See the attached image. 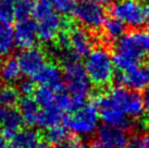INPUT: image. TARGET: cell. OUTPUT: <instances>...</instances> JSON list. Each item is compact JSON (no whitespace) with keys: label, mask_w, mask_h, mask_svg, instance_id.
Masks as SVG:
<instances>
[{"label":"cell","mask_w":149,"mask_h":148,"mask_svg":"<svg viewBox=\"0 0 149 148\" xmlns=\"http://www.w3.org/2000/svg\"><path fill=\"white\" fill-rule=\"evenodd\" d=\"M149 54V35L143 31L125 33L116 43L112 61L116 69L126 72L135 66Z\"/></svg>","instance_id":"6da1fadb"},{"label":"cell","mask_w":149,"mask_h":148,"mask_svg":"<svg viewBox=\"0 0 149 148\" xmlns=\"http://www.w3.org/2000/svg\"><path fill=\"white\" fill-rule=\"evenodd\" d=\"M83 66L91 83L96 86H106L114 77L112 56L104 47L93 48Z\"/></svg>","instance_id":"7a4b0ae2"},{"label":"cell","mask_w":149,"mask_h":148,"mask_svg":"<svg viewBox=\"0 0 149 148\" xmlns=\"http://www.w3.org/2000/svg\"><path fill=\"white\" fill-rule=\"evenodd\" d=\"M63 66L62 78L66 93L73 97L86 99L91 91V83L84 66L76 59L63 63Z\"/></svg>","instance_id":"3957f363"},{"label":"cell","mask_w":149,"mask_h":148,"mask_svg":"<svg viewBox=\"0 0 149 148\" xmlns=\"http://www.w3.org/2000/svg\"><path fill=\"white\" fill-rule=\"evenodd\" d=\"M99 123V114L95 103H85L79 110L65 118V126L73 134L79 137H87L94 134Z\"/></svg>","instance_id":"277c9868"},{"label":"cell","mask_w":149,"mask_h":148,"mask_svg":"<svg viewBox=\"0 0 149 148\" xmlns=\"http://www.w3.org/2000/svg\"><path fill=\"white\" fill-rule=\"evenodd\" d=\"M109 12L112 17L133 29L141 27L147 22L144 3L138 0H116L110 4Z\"/></svg>","instance_id":"5b68a950"},{"label":"cell","mask_w":149,"mask_h":148,"mask_svg":"<svg viewBox=\"0 0 149 148\" xmlns=\"http://www.w3.org/2000/svg\"><path fill=\"white\" fill-rule=\"evenodd\" d=\"M72 15L85 29L97 31L106 21V11L102 6L91 0H81L72 7Z\"/></svg>","instance_id":"8992f818"},{"label":"cell","mask_w":149,"mask_h":148,"mask_svg":"<svg viewBox=\"0 0 149 148\" xmlns=\"http://www.w3.org/2000/svg\"><path fill=\"white\" fill-rule=\"evenodd\" d=\"M95 105L98 110L99 120L104 122V125L121 128L124 131L133 126L131 119L122 112V110L110 98L108 93L102 94L96 99Z\"/></svg>","instance_id":"52a82bcc"},{"label":"cell","mask_w":149,"mask_h":148,"mask_svg":"<svg viewBox=\"0 0 149 148\" xmlns=\"http://www.w3.org/2000/svg\"><path fill=\"white\" fill-rule=\"evenodd\" d=\"M108 95L130 119H137L144 113L143 97L137 91L123 86H116L108 91Z\"/></svg>","instance_id":"ba28073f"},{"label":"cell","mask_w":149,"mask_h":148,"mask_svg":"<svg viewBox=\"0 0 149 148\" xmlns=\"http://www.w3.org/2000/svg\"><path fill=\"white\" fill-rule=\"evenodd\" d=\"M119 86H123L134 91H145L149 88V66H137L126 72H120L116 75Z\"/></svg>","instance_id":"9c48e42d"},{"label":"cell","mask_w":149,"mask_h":148,"mask_svg":"<svg viewBox=\"0 0 149 148\" xmlns=\"http://www.w3.org/2000/svg\"><path fill=\"white\" fill-rule=\"evenodd\" d=\"M13 36L15 46L20 49L35 48L37 44V23L32 19L17 21L13 29Z\"/></svg>","instance_id":"30bf717a"},{"label":"cell","mask_w":149,"mask_h":148,"mask_svg":"<svg viewBox=\"0 0 149 148\" xmlns=\"http://www.w3.org/2000/svg\"><path fill=\"white\" fill-rule=\"evenodd\" d=\"M66 33L69 38V49L74 58L86 57L93 50L94 39L87 29L82 26H75Z\"/></svg>","instance_id":"8fae6325"},{"label":"cell","mask_w":149,"mask_h":148,"mask_svg":"<svg viewBox=\"0 0 149 148\" xmlns=\"http://www.w3.org/2000/svg\"><path fill=\"white\" fill-rule=\"evenodd\" d=\"M128 137L124 130L104 125L97 130V140L93 143V148H124Z\"/></svg>","instance_id":"7c38bea8"},{"label":"cell","mask_w":149,"mask_h":148,"mask_svg":"<svg viewBox=\"0 0 149 148\" xmlns=\"http://www.w3.org/2000/svg\"><path fill=\"white\" fill-rule=\"evenodd\" d=\"M68 23L58 13L52 12L48 17L37 22V37L38 40L44 44H49L57 39L59 34L61 33L63 26H66Z\"/></svg>","instance_id":"4fadbf2b"},{"label":"cell","mask_w":149,"mask_h":148,"mask_svg":"<svg viewBox=\"0 0 149 148\" xmlns=\"http://www.w3.org/2000/svg\"><path fill=\"white\" fill-rule=\"evenodd\" d=\"M22 74L29 77H34L42 69L46 61L45 54L38 48L22 50L17 58Z\"/></svg>","instance_id":"5bb4252c"},{"label":"cell","mask_w":149,"mask_h":148,"mask_svg":"<svg viewBox=\"0 0 149 148\" xmlns=\"http://www.w3.org/2000/svg\"><path fill=\"white\" fill-rule=\"evenodd\" d=\"M33 78L39 86L48 87L54 91L62 89V71L54 63H45Z\"/></svg>","instance_id":"9a60e30c"},{"label":"cell","mask_w":149,"mask_h":148,"mask_svg":"<svg viewBox=\"0 0 149 148\" xmlns=\"http://www.w3.org/2000/svg\"><path fill=\"white\" fill-rule=\"evenodd\" d=\"M23 120L20 112L15 108L0 107V126L2 135L7 140H11L19 130H21Z\"/></svg>","instance_id":"2e32d148"},{"label":"cell","mask_w":149,"mask_h":148,"mask_svg":"<svg viewBox=\"0 0 149 148\" xmlns=\"http://www.w3.org/2000/svg\"><path fill=\"white\" fill-rule=\"evenodd\" d=\"M19 112L22 117L23 123L29 126H33L37 124V120L40 113V108L35 101V99L31 96H24L19 101Z\"/></svg>","instance_id":"e0dca14e"},{"label":"cell","mask_w":149,"mask_h":148,"mask_svg":"<svg viewBox=\"0 0 149 148\" xmlns=\"http://www.w3.org/2000/svg\"><path fill=\"white\" fill-rule=\"evenodd\" d=\"M102 36L107 44H113L125 34V25L114 17L106 19L102 25Z\"/></svg>","instance_id":"ac0fdd59"},{"label":"cell","mask_w":149,"mask_h":148,"mask_svg":"<svg viewBox=\"0 0 149 148\" xmlns=\"http://www.w3.org/2000/svg\"><path fill=\"white\" fill-rule=\"evenodd\" d=\"M21 69L14 58H8L0 64V80L7 84H12L20 80Z\"/></svg>","instance_id":"d6986e66"},{"label":"cell","mask_w":149,"mask_h":148,"mask_svg":"<svg viewBox=\"0 0 149 148\" xmlns=\"http://www.w3.org/2000/svg\"><path fill=\"white\" fill-rule=\"evenodd\" d=\"M63 120H65L64 112L59 110L58 108L54 107L50 108V109L40 110V113H39L36 125H38L39 128L47 130V128L61 124Z\"/></svg>","instance_id":"ffe728a7"},{"label":"cell","mask_w":149,"mask_h":148,"mask_svg":"<svg viewBox=\"0 0 149 148\" xmlns=\"http://www.w3.org/2000/svg\"><path fill=\"white\" fill-rule=\"evenodd\" d=\"M14 46L13 29L10 24H2L0 26V58L9 56L12 52Z\"/></svg>","instance_id":"44dd1931"},{"label":"cell","mask_w":149,"mask_h":148,"mask_svg":"<svg viewBox=\"0 0 149 148\" xmlns=\"http://www.w3.org/2000/svg\"><path fill=\"white\" fill-rule=\"evenodd\" d=\"M33 98L35 99V101L37 103L39 108H42V110L44 109H50V108L56 107L54 106L56 91L48 88V87L38 86L37 88H35Z\"/></svg>","instance_id":"7402d4cb"},{"label":"cell","mask_w":149,"mask_h":148,"mask_svg":"<svg viewBox=\"0 0 149 148\" xmlns=\"http://www.w3.org/2000/svg\"><path fill=\"white\" fill-rule=\"evenodd\" d=\"M38 140V133L35 130L24 128L19 130L11 138V142L23 148H31Z\"/></svg>","instance_id":"603a6c76"},{"label":"cell","mask_w":149,"mask_h":148,"mask_svg":"<svg viewBox=\"0 0 149 148\" xmlns=\"http://www.w3.org/2000/svg\"><path fill=\"white\" fill-rule=\"evenodd\" d=\"M20 101V93L17 88L11 85H3L0 87V107L14 108Z\"/></svg>","instance_id":"cb8c5ba5"},{"label":"cell","mask_w":149,"mask_h":148,"mask_svg":"<svg viewBox=\"0 0 149 148\" xmlns=\"http://www.w3.org/2000/svg\"><path fill=\"white\" fill-rule=\"evenodd\" d=\"M35 1L34 0H20L13 6V17L17 21L26 20L32 15L33 7Z\"/></svg>","instance_id":"d4e9b609"},{"label":"cell","mask_w":149,"mask_h":148,"mask_svg":"<svg viewBox=\"0 0 149 148\" xmlns=\"http://www.w3.org/2000/svg\"><path fill=\"white\" fill-rule=\"evenodd\" d=\"M45 137L49 144L58 145L68 140V130L61 124H59V125L47 128Z\"/></svg>","instance_id":"484cf974"},{"label":"cell","mask_w":149,"mask_h":148,"mask_svg":"<svg viewBox=\"0 0 149 148\" xmlns=\"http://www.w3.org/2000/svg\"><path fill=\"white\" fill-rule=\"evenodd\" d=\"M54 11V8L49 4V2H47L46 0H38L35 1L33 7V11H32V17H34V21H40L44 17H48L49 14H51Z\"/></svg>","instance_id":"4316f807"},{"label":"cell","mask_w":149,"mask_h":148,"mask_svg":"<svg viewBox=\"0 0 149 148\" xmlns=\"http://www.w3.org/2000/svg\"><path fill=\"white\" fill-rule=\"evenodd\" d=\"M52 8L61 13H68L72 10V1L71 0H46Z\"/></svg>","instance_id":"83f0119b"},{"label":"cell","mask_w":149,"mask_h":148,"mask_svg":"<svg viewBox=\"0 0 149 148\" xmlns=\"http://www.w3.org/2000/svg\"><path fill=\"white\" fill-rule=\"evenodd\" d=\"M17 91L20 94H23L24 96H29L31 94H34L35 91V84L31 80H24L20 83Z\"/></svg>","instance_id":"f1b7e54d"},{"label":"cell","mask_w":149,"mask_h":148,"mask_svg":"<svg viewBox=\"0 0 149 148\" xmlns=\"http://www.w3.org/2000/svg\"><path fill=\"white\" fill-rule=\"evenodd\" d=\"M54 148H79V145L75 140H70V138H68V140L62 142V143L56 145Z\"/></svg>","instance_id":"f546056e"},{"label":"cell","mask_w":149,"mask_h":148,"mask_svg":"<svg viewBox=\"0 0 149 148\" xmlns=\"http://www.w3.org/2000/svg\"><path fill=\"white\" fill-rule=\"evenodd\" d=\"M143 106H144V113L149 121V88L146 89L145 94L143 96Z\"/></svg>","instance_id":"4dcf8cb0"},{"label":"cell","mask_w":149,"mask_h":148,"mask_svg":"<svg viewBox=\"0 0 149 148\" xmlns=\"http://www.w3.org/2000/svg\"><path fill=\"white\" fill-rule=\"evenodd\" d=\"M124 148H141V138L139 137H133L128 138V142Z\"/></svg>","instance_id":"1f68e13d"},{"label":"cell","mask_w":149,"mask_h":148,"mask_svg":"<svg viewBox=\"0 0 149 148\" xmlns=\"http://www.w3.org/2000/svg\"><path fill=\"white\" fill-rule=\"evenodd\" d=\"M31 148H52L51 147V145L47 142V140H38L35 144L32 146Z\"/></svg>","instance_id":"d6a6232c"},{"label":"cell","mask_w":149,"mask_h":148,"mask_svg":"<svg viewBox=\"0 0 149 148\" xmlns=\"http://www.w3.org/2000/svg\"><path fill=\"white\" fill-rule=\"evenodd\" d=\"M141 138V148H149V133H146Z\"/></svg>","instance_id":"836d02e7"},{"label":"cell","mask_w":149,"mask_h":148,"mask_svg":"<svg viewBox=\"0 0 149 148\" xmlns=\"http://www.w3.org/2000/svg\"><path fill=\"white\" fill-rule=\"evenodd\" d=\"M7 147V138L2 134H0V148Z\"/></svg>","instance_id":"e575fe53"},{"label":"cell","mask_w":149,"mask_h":148,"mask_svg":"<svg viewBox=\"0 0 149 148\" xmlns=\"http://www.w3.org/2000/svg\"><path fill=\"white\" fill-rule=\"evenodd\" d=\"M91 1H94L96 3L100 4V6H102V4H109V3H112L114 0H91Z\"/></svg>","instance_id":"d590c367"},{"label":"cell","mask_w":149,"mask_h":148,"mask_svg":"<svg viewBox=\"0 0 149 148\" xmlns=\"http://www.w3.org/2000/svg\"><path fill=\"white\" fill-rule=\"evenodd\" d=\"M144 12H145L146 19L149 20V3H144Z\"/></svg>","instance_id":"8d00e7d4"},{"label":"cell","mask_w":149,"mask_h":148,"mask_svg":"<svg viewBox=\"0 0 149 148\" xmlns=\"http://www.w3.org/2000/svg\"><path fill=\"white\" fill-rule=\"evenodd\" d=\"M6 148H23V147H21V146H19V145H17V144H14V143H10L9 145H7V147Z\"/></svg>","instance_id":"74e56055"},{"label":"cell","mask_w":149,"mask_h":148,"mask_svg":"<svg viewBox=\"0 0 149 148\" xmlns=\"http://www.w3.org/2000/svg\"><path fill=\"white\" fill-rule=\"evenodd\" d=\"M2 2H7V3H10V4H12V3H17V1H20V0H1Z\"/></svg>","instance_id":"f35d334b"},{"label":"cell","mask_w":149,"mask_h":148,"mask_svg":"<svg viewBox=\"0 0 149 148\" xmlns=\"http://www.w3.org/2000/svg\"><path fill=\"white\" fill-rule=\"evenodd\" d=\"M2 24H9V23H7V22L3 20V17H1V14H0V26H1Z\"/></svg>","instance_id":"ab89813d"},{"label":"cell","mask_w":149,"mask_h":148,"mask_svg":"<svg viewBox=\"0 0 149 148\" xmlns=\"http://www.w3.org/2000/svg\"><path fill=\"white\" fill-rule=\"evenodd\" d=\"M146 33L149 35V20L147 21V23H146Z\"/></svg>","instance_id":"60d3db41"},{"label":"cell","mask_w":149,"mask_h":148,"mask_svg":"<svg viewBox=\"0 0 149 148\" xmlns=\"http://www.w3.org/2000/svg\"><path fill=\"white\" fill-rule=\"evenodd\" d=\"M79 148H93V147L88 146V145H82V146H79Z\"/></svg>","instance_id":"b9f144b4"},{"label":"cell","mask_w":149,"mask_h":148,"mask_svg":"<svg viewBox=\"0 0 149 148\" xmlns=\"http://www.w3.org/2000/svg\"><path fill=\"white\" fill-rule=\"evenodd\" d=\"M72 2H79V1H81V0H71Z\"/></svg>","instance_id":"7bdbcfd3"}]
</instances>
